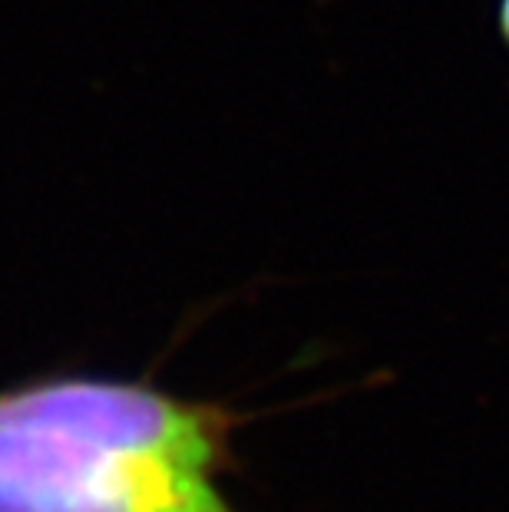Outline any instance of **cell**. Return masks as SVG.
<instances>
[{
  "label": "cell",
  "mask_w": 509,
  "mask_h": 512,
  "mask_svg": "<svg viewBox=\"0 0 509 512\" xmlns=\"http://www.w3.org/2000/svg\"><path fill=\"white\" fill-rule=\"evenodd\" d=\"M496 30H500L503 47L509 50V0H500V4H496Z\"/></svg>",
  "instance_id": "7a4b0ae2"
},
{
  "label": "cell",
  "mask_w": 509,
  "mask_h": 512,
  "mask_svg": "<svg viewBox=\"0 0 509 512\" xmlns=\"http://www.w3.org/2000/svg\"><path fill=\"white\" fill-rule=\"evenodd\" d=\"M252 413L149 377L0 387V512H242L225 479Z\"/></svg>",
  "instance_id": "6da1fadb"
}]
</instances>
